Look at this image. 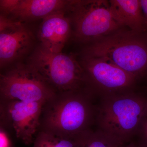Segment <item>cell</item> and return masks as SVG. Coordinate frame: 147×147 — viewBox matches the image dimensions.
Listing matches in <instances>:
<instances>
[{"label": "cell", "instance_id": "8fae6325", "mask_svg": "<svg viewBox=\"0 0 147 147\" xmlns=\"http://www.w3.org/2000/svg\"><path fill=\"white\" fill-rule=\"evenodd\" d=\"M66 10L58 11L42 19L38 30L40 46L53 53H62L71 32V21Z\"/></svg>", "mask_w": 147, "mask_h": 147}, {"label": "cell", "instance_id": "ba28073f", "mask_svg": "<svg viewBox=\"0 0 147 147\" xmlns=\"http://www.w3.org/2000/svg\"><path fill=\"white\" fill-rule=\"evenodd\" d=\"M81 64L96 96L100 97L134 90L137 79L105 59L84 55Z\"/></svg>", "mask_w": 147, "mask_h": 147}, {"label": "cell", "instance_id": "6da1fadb", "mask_svg": "<svg viewBox=\"0 0 147 147\" xmlns=\"http://www.w3.org/2000/svg\"><path fill=\"white\" fill-rule=\"evenodd\" d=\"M96 96L89 90L56 94L42 105L38 131L77 138L93 130L96 117Z\"/></svg>", "mask_w": 147, "mask_h": 147}, {"label": "cell", "instance_id": "7c38bea8", "mask_svg": "<svg viewBox=\"0 0 147 147\" xmlns=\"http://www.w3.org/2000/svg\"><path fill=\"white\" fill-rule=\"evenodd\" d=\"M109 2L113 18L121 27L145 33L144 18L140 0H110Z\"/></svg>", "mask_w": 147, "mask_h": 147}, {"label": "cell", "instance_id": "5b68a950", "mask_svg": "<svg viewBox=\"0 0 147 147\" xmlns=\"http://www.w3.org/2000/svg\"><path fill=\"white\" fill-rule=\"evenodd\" d=\"M68 10L74 37L80 42L91 43L123 28L113 18L109 1H71Z\"/></svg>", "mask_w": 147, "mask_h": 147}, {"label": "cell", "instance_id": "52a82bcc", "mask_svg": "<svg viewBox=\"0 0 147 147\" xmlns=\"http://www.w3.org/2000/svg\"><path fill=\"white\" fill-rule=\"evenodd\" d=\"M44 103L0 100V127L24 144H33L38 131Z\"/></svg>", "mask_w": 147, "mask_h": 147}, {"label": "cell", "instance_id": "5bb4252c", "mask_svg": "<svg viewBox=\"0 0 147 147\" xmlns=\"http://www.w3.org/2000/svg\"><path fill=\"white\" fill-rule=\"evenodd\" d=\"M121 146L100 131L92 130L84 135L78 147H121Z\"/></svg>", "mask_w": 147, "mask_h": 147}, {"label": "cell", "instance_id": "8992f818", "mask_svg": "<svg viewBox=\"0 0 147 147\" xmlns=\"http://www.w3.org/2000/svg\"><path fill=\"white\" fill-rule=\"evenodd\" d=\"M56 94L28 63L17 64L0 74V100L45 103Z\"/></svg>", "mask_w": 147, "mask_h": 147}, {"label": "cell", "instance_id": "30bf717a", "mask_svg": "<svg viewBox=\"0 0 147 147\" xmlns=\"http://www.w3.org/2000/svg\"><path fill=\"white\" fill-rule=\"evenodd\" d=\"M71 1L1 0V14L25 23L45 18L58 11L68 9Z\"/></svg>", "mask_w": 147, "mask_h": 147}, {"label": "cell", "instance_id": "277c9868", "mask_svg": "<svg viewBox=\"0 0 147 147\" xmlns=\"http://www.w3.org/2000/svg\"><path fill=\"white\" fill-rule=\"evenodd\" d=\"M28 63L57 93L92 90L83 66L72 55L51 53L40 45Z\"/></svg>", "mask_w": 147, "mask_h": 147}, {"label": "cell", "instance_id": "9a60e30c", "mask_svg": "<svg viewBox=\"0 0 147 147\" xmlns=\"http://www.w3.org/2000/svg\"><path fill=\"white\" fill-rule=\"evenodd\" d=\"M12 137L4 129L0 127L1 147H15L12 142Z\"/></svg>", "mask_w": 147, "mask_h": 147}, {"label": "cell", "instance_id": "7a4b0ae2", "mask_svg": "<svg viewBox=\"0 0 147 147\" xmlns=\"http://www.w3.org/2000/svg\"><path fill=\"white\" fill-rule=\"evenodd\" d=\"M147 115V98L134 90L100 96L96 130L121 146L138 135Z\"/></svg>", "mask_w": 147, "mask_h": 147}, {"label": "cell", "instance_id": "9c48e42d", "mask_svg": "<svg viewBox=\"0 0 147 147\" xmlns=\"http://www.w3.org/2000/svg\"><path fill=\"white\" fill-rule=\"evenodd\" d=\"M32 32L25 23L0 16V65L5 67L25 56L34 44Z\"/></svg>", "mask_w": 147, "mask_h": 147}, {"label": "cell", "instance_id": "e0dca14e", "mask_svg": "<svg viewBox=\"0 0 147 147\" xmlns=\"http://www.w3.org/2000/svg\"><path fill=\"white\" fill-rule=\"evenodd\" d=\"M145 22V33L147 35V0H140Z\"/></svg>", "mask_w": 147, "mask_h": 147}, {"label": "cell", "instance_id": "ac0fdd59", "mask_svg": "<svg viewBox=\"0 0 147 147\" xmlns=\"http://www.w3.org/2000/svg\"><path fill=\"white\" fill-rule=\"evenodd\" d=\"M121 147H147V146L142 144L141 143L137 144L131 142L121 146Z\"/></svg>", "mask_w": 147, "mask_h": 147}, {"label": "cell", "instance_id": "4fadbf2b", "mask_svg": "<svg viewBox=\"0 0 147 147\" xmlns=\"http://www.w3.org/2000/svg\"><path fill=\"white\" fill-rule=\"evenodd\" d=\"M86 134L77 138H69L39 131L36 135L32 147H78Z\"/></svg>", "mask_w": 147, "mask_h": 147}, {"label": "cell", "instance_id": "3957f363", "mask_svg": "<svg viewBox=\"0 0 147 147\" xmlns=\"http://www.w3.org/2000/svg\"><path fill=\"white\" fill-rule=\"evenodd\" d=\"M84 55L109 61L137 80L147 75V35L122 28L90 43Z\"/></svg>", "mask_w": 147, "mask_h": 147}, {"label": "cell", "instance_id": "2e32d148", "mask_svg": "<svg viewBox=\"0 0 147 147\" xmlns=\"http://www.w3.org/2000/svg\"><path fill=\"white\" fill-rule=\"evenodd\" d=\"M141 139L142 144L147 146V115L142 123L138 133Z\"/></svg>", "mask_w": 147, "mask_h": 147}]
</instances>
